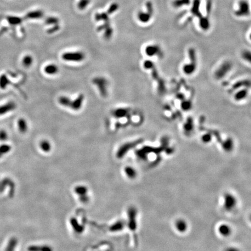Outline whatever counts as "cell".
Returning a JSON list of instances; mask_svg holds the SVG:
<instances>
[{
    "label": "cell",
    "instance_id": "cell-15",
    "mask_svg": "<svg viewBox=\"0 0 251 251\" xmlns=\"http://www.w3.org/2000/svg\"><path fill=\"white\" fill-rule=\"evenodd\" d=\"M44 16V12L41 10H36L30 11L26 15L25 18L29 19H38L42 18Z\"/></svg>",
    "mask_w": 251,
    "mask_h": 251
},
{
    "label": "cell",
    "instance_id": "cell-17",
    "mask_svg": "<svg viewBox=\"0 0 251 251\" xmlns=\"http://www.w3.org/2000/svg\"><path fill=\"white\" fill-rule=\"evenodd\" d=\"M18 127L19 131L21 133H25L28 130V124L27 121L24 118H20L17 122Z\"/></svg>",
    "mask_w": 251,
    "mask_h": 251
},
{
    "label": "cell",
    "instance_id": "cell-26",
    "mask_svg": "<svg viewBox=\"0 0 251 251\" xmlns=\"http://www.w3.org/2000/svg\"><path fill=\"white\" fill-rule=\"evenodd\" d=\"M22 65L25 68H29L32 66L33 62V58L31 55H27L25 56L22 59Z\"/></svg>",
    "mask_w": 251,
    "mask_h": 251
},
{
    "label": "cell",
    "instance_id": "cell-41",
    "mask_svg": "<svg viewBox=\"0 0 251 251\" xmlns=\"http://www.w3.org/2000/svg\"><path fill=\"white\" fill-rule=\"evenodd\" d=\"M225 251H241L239 249L235 246H230L226 249Z\"/></svg>",
    "mask_w": 251,
    "mask_h": 251
},
{
    "label": "cell",
    "instance_id": "cell-16",
    "mask_svg": "<svg viewBox=\"0 0 251 251\" xmlns=\"http://www.w3.org/2000/svg\"><path fill=\"white\" fill-rule=\"evenodd\" d=\"M18 244V239L16 237L11 238L7 243L5 251H15Z\"/></svg>",
    "mask_w": 251,
    "mask_h": 251
},
{
    "label": "cell",
    "instance_id": "cell-7",
    "mask_svg": "<svg viewBox=\"0 0 251 251\" xmlns=\"http://www.w3.org/2000/svg\"><path fill=\"white\" fill-rule=\"evenodd\" d=\"M63 60L69 62H81L84 59L85 56L82 52H69L62 54Z\"/></svg>",
    "mask_w": 251,
    "mask_h": 251
},
{
    "label": "cell",
    "instance_id": "cell-6",
    "mask_svg": "<svg viewBox=\"0 0 251 251\" xmlns=\"http://www.w3.org/2000/svg\"><path fill=\"white\" fill-rule=\"evenodd\" d=\"M93 82L98 88L101 95L104 97H107L108 94L107 80L102 77H97L93 80Z\"/></svg>",
    "mask_w": 251,
    "mask_h": 251
},
{
    "label": "cell",
    "instance_id": "cell-23",
    "mask_svg": "<svg viewBox=\"0 0 251 251\" xmlns=\"http://www.w3.org/2000/svg\"><path fill=\"white\" fill-rule=\"evenodd\" d=\"M222 147L225 151L231 152L234 148L233 140L231 138L227 139V140L222 144Z\"/></svg>",
    "mask_w": 251,
    "mask_h": 251
},
{
    "label": "cell",
    "instance_id": "cell-25",
    "mask_svg": "<svg viewBox=\"0 0 251 251\" xmlns=\"http://www.w3.org/2000/svg\"><path fill=\"white\" fill-rule=\"evenodd\" d=\"M10 80L6 75H2L0 76V88L2 90L6 89L7 86L9 84Z\"/></svg>",
    "mask_w": 251,
    "mask_h": 251
},
{
    "label": "cell",
    "instance_id": "cell-40",
    "mask_svg": "<svg viewBox=\"0 0 251 251\" xmlns=\"http://www.w3.org/2000/svg\"><path fill=\"white\" fill-rule=\"evenodd\" d=\"M59 29V26L58 25H56L54 27H53V28L50 29L49 30H48V32L49 33H54L55 32H56L57 30H58Z\"/></svg>",
    "mask_w": 251,
    "mask_h": 251
},
{
    "label": "cell",
    "instance_id": "cell-37",
    "mask_svg": "<svg viewBox=\"0 0 251 251\" xmlns=\"http://www.w3.org/2000/svg\"><path fill=\"white\" fill-rule=\"evenodd\" d=\"M118 7H119V6L117 4H112V5H110V7H109L108 11V14H112L113 12H114L118 9Z\"/></svg>",
    "mask_w": 251,
    "mask_h": 251
},
{
    "label": "cell",
    "instance_id": "cell-31",
    "mask_svg": "<svg viewBox=\"0 0 251 251\" xmlns=\"http://www.w3.org/2000/svg\"><path fill=\"white\" fill-rule=\"evenodd\" d=\"M241 57L245 61L251 64V51L249 49H244L242 51Z\"/></svg>",
    "mask_w": 251,
    "mask_h": 251
},
{
    "label": "cell",
    "instance_id": "cell-3",
    "mask_svg": "<svg viewBox=\"0 0 251 251\" xmlns=\"http://www.w3.org/2000/svg\"><path fill=\"white\" fill-rule=\"evenodd\" d=\"M237 199L230 192L225 193L223 197V208L224 210L230 212L234 210L237 205Z\"/></svg>",
    "mask_w": 251,
    "mask_h": 251
},
{
    "label": "cell",
    "instance_id": "cell-39",
    "mask_svg": "<svg viewBox=\"0 0 251 251\" xmlns=\"http://www.w3.org/2000/svg\"><path fill=\"white\" fill-rule=\"evenodd\" d=\"M181 107L184 110H188L191 108V103H190L189 101L183 102L181 105Z\"/></svg>",
    "mask_w": 251,
    "mask_h": 251
},
{
    "label": "cell",
    "instance_id": "cell-24",
    "mask_svg": "<svg viewBox=\"0 0 251 251\" xmlns=\"http://www.w3.org/2000/svg\"><path fill=\"white\" fill-rule=\"evenodd\" d=\"M248 95V91L246 89H242L238 91L234 96V98L236 101H239L244 100Z\"/></svg>",
    "mask_w": 251,
    "mask_h": 251
},
{
    "label": "cell",
    "instance_id": "cell-14",
    "mask_svg": "<svg viewBox=\"0 0 251 251\" xmlns=\"http://www.w3.org/2000/svg\"><path fill=\"white\" fill-rule=\"evenodd\" d=\"M84 100V96L83 94L79 95L75 100L72 101L70 108L75 110H79L82 107Z\"/></svg>",
    "mask_w": 251,
    "mask_h": 251
},
{
    "label": "cell",
    "instance_id": "cell-19",
    "mask_svg": "<svg viewBox=\"0 0 251 251\" xmlns=\"http://www.w3.org/2000/svg\"><path fill=\"white\" fill-rule=\"evenodd\" d=\"M191 4V0H173L172 1V6L175 8H180L188 6Z\"/></svg>",
    "mask_w": 251,
    "mask_h": 251
},
{
    "label": "cell",
    "instance_id": "cell-21",
    "mask_svg": "<svg viewBox=\"0 0 251 251\" xmlns=\"http://www.w3.org/2000/svg\"><path fill=\"white\" fill-rule=\"evenodd\" d=\"M7 20L10 25L13 26L19 25L22 22V18L16 16H8L7 18Z\"/></svg>",
    "mask_w": 251,
    "mask_h": 251
},
{
    "label": "cell",
    "instance_id": "cell-43",
    "mask_svg": "<svg viewBox=\"0 0 251 251\" xmlns=\"http://www.w3.org/2000/svg\"><path fill=\"white\" fill-rule=\"evenodd\" d=\"M250 220H251V216H250Z\"/></svg>",
    "mask_w": 251,
    "mask_h": 251
},
{
    "label": "cell",
    "instance_id": "cell-34",
    "mask_svg": "<svg viewBox=\"0 0 251 251\" xmlns=\"http://www.w3.org/2000/svg\"><path fill=\"white\" fill-rule=\"evenodd\" d=\"M29 251H49L48 248L43 247V248H40L36 246H30L28 248Z\"/></svg>",
    "mask_w": 251,
    "mask_h": 251
},
{
    "label": "cell",
    "instance_id": "cell-22",
    "mask_svg": "<svg viewBox=\"0 0 251 251\" xmlns=\"http://www.w3.org/2000/svg\"><path fill=\"white\" fill-rule=\"evenodd\" d=\"M58 102L61 105L63 106V107L70 108L71 105H72V101L68 97L61 96L59 98Z\"/></svg>",
    "mask_w": 251,
    "mask_h": 251
},
{
    "label": "cell",
    "instance_id": "cell-11",
    "mask_svg": "<svg viewBox=\"0 0 251 251\" xmlns=\"http://www.w3.org/2000/svg\"><path fill=\"white\" fill-rule=\"evenodd\" d=\"M161 49L160 47L156 44L149 45L145 48V53L148 56H154L160 54Z\"/></svg>",
    "mask_w": 251,
    "mask_h": 251
},
{
    "label": "cell",
    "instance_id": "cell-36",
    "mask_svg": "<svg viewBox=\"0 0 251 251\" xmlns=\"http://www.w3.org/2000/svg\"><path fill=\"white\" fill-rule=\"evenodd\" d=\"M212 139V136L209 133H206L204 134L202 137V141L205 144L210 143Z\"/></svg>",
    "mask_w": 251,
    "mask_h": 251
},
{
    "label": "cell",
    "instance_id": "cell-5",
    "mask_svg": "<svg viewBox=\"0 0 251 251\" xmlns=\"http://www.w3.org/2000/svg\"><path fill=\"white\" fill-rule=\"evenodd\" d=\"M147 12H140L138 14V20L143 23L148 22L154 13V7L152 2L151 1H148L146 3Z\"/></svg>",
    "mask_w": 251,
    "mask_h": 251
},
{
    "label": "cell",
    "instance_id": "cell-33",
    "mask_svg": "<svg viewBox=\"0 0 251 251\" xmlns=\"http://www.w3.org/2000/svg\"><path fill=\"white\" fill-rule=\"evenodd\" d=\"M8 138V135L6 130L4 129L0 130V141H7Z\"/></svg>",
    "mask_w": 251,
    "mask_h": 251
},
{
    "label": "cell",
    "instance_id": "cell-35",
    "mask_svg": "<svg viewBox=\"0 0 251 251\" xmlns=\"http://www.w3.org/2000/svg\"><path fill=\"white\" fill-rule=\"evenodd\" d=\"M90 0H80L78 4V7L80 9H83L88 5Z\"/></svg>",
    "mask_w": 251,
    "mask_h": 251
},
{
    "label": "cell",
    "instance_id": "cell-12",
    "mask_svg": "<svg viewBox=\"0 0 251 251\" xmlns=\"http://www.w3.org/2000/svg\"><path fill=\"white\" fill-rule=\"evenodd\" d=\"M201 0H194L192 3V7L191 8V13L192 15L199 18L202 16L200 11Z\"/></svg>",
    "mask_w": 251,
    "mask_h": 251
},
{
    "label": "cell",
    "instance_id": "cell-42",
    "mask_svg": "<svg viewBox=\"0 0 251 251\" xmlns=\"http://www.w3.org/2000/svg\"><path fill=\"white\" fill-rule=\"evenodd\" d=\"M249 40L251 41V32L250 33L249 35Z\"/></svg>",
    "mask_w": 251,
    "mask_h": 251
},
{
    "label": "cell",
    "instance_id": "cell-27",
    "mask_svg": "<svg viewBox=\"0 0 251 251\" xmlns=\"http://www.w3.org/2000/svg\"><path fill=\"white\" fill-rule=\"evenodd\" d=\"M194 129V124L193 120L191 118L188 119L185 123L184 125V130L186 133H190L193 131Z\"/></svg>",
    "mask_w": 251,
    "mask_h": 251
},
{
    "label": "cell",
    "instance_id": "cell-10",
    "mask_svg": "<svg viewBox=\"0 0 251 251\" xmlns=\"http://www.w3.org/2000/svg\"><path fill=\"white\" fill-rule=\"evenodd\" d=\"M16 108V105L14 101H9L5 104L0 105V116L5 115L14 110Z\"/></svg>",
    "mask_w": 251,
    "mask_h": 251
},
{
    "label": "cell",
    "instance_id": "cell-32",
    "mask_svg": "<svg viewBox=\"0 0 251 251\" xmlns=\"http://www.w3.org/2000/svg\"><path fill=\"white\" fill-rule=\"evenodd\" d=\"M58 22H59L58 19L55 17H49L46 20V23L48 25H58Z\"/></svg>",
    "mask_w": 251,
    "mask_h": 251
},
{
    "label": "cell",
    "instance_id": "cell-28",
    "mask_svg": "<svg viewBox=\"0 0 251 251\" xmlns=\"http://www.w3.org/2000/svg\"><path fill=\"white\" fill-rule=\"evenodd\" d=\"M140 141H141V140H138V141H134V142H132V143H127V144H126L125 145H124L122 147V149H120V151H119V154H120V155H122L125 151H127V150L129 149V148H130V147L131 148V147H134L136 145L138 144L139 143H140Z\"/></svg>",
    "mask_w": 251,
    "mask_h": 251
},
{
    "label": "cell",
    "instance_id": "cell-38",
    "mask_svg": "<svg viewBox=\"0 0 251 251\" xmlns=\"http://www.w3.org/2000/svg\"><path fill=\"white\" fill-rule=\"evenodd\" d=\"M144 66L145 69H151L153 67H154V65L152 62L150 61H147L144 63Z\"/></svg>",
    "mask_w": 251,
    "mask_h": 251
},
{
    "label": "cell",
    "instance_id": "cell-2",
    "mask_svg": "<svg viewBox=\"0 0 251 251\" xmlns=\"http://www.w3.org/2000/svg\"><path fill=\"white\" fill-rule=\"evenodd\" d=\"M188 53L191 62L189 63L184 65V66L183 67V70L185 75H191L195 72L197 69L196 55L195 51L193 48H190Z\"/></svg>",
    "mask_w": 251,
    "mask_h": 251
},
{
    "label": "cell",
    "instance_id": "cell-9",
    "mask_svg": "<svg viewBox=\"0 0 251 251\" xmlns=\"http://www.w3.org/2000/svg\"><path fill=\"white\" fill-rule=\"evenodd\" d=\"M217 230L219 234L224 237H228L230 236L232 232L231 227L226 223L220 224Z\"/></svg>",
    "mask_w": 251,
    "mask_h": 251
},
{
    "label": "cell",
    "instance_id": "cell-29",
    "mask_svg": "<svg viewBox=\"0 0 251 251\" xmlns=\"http://www.w3.org/2000/svg\"><path fill=\"white\" fill-rule=\"evenodd\" d=\"M11 146L8 144H2L0 145V158L11 151Z\"/></svg>",
    "mask_w": 251,
    "mask_h": 251
},
{
    "label": "cell",
    "instance_id": "cell-18",
    "mask_svg": "<svg viewBox=\"0 0 251 251\" xmlns=\"http://www.w3.org/2000/svg\"><path fill=\"white\" fill-rule=\"evenodd\" d=\"M130 109L128 108H119L116 109L113 114L117 118H122L129 115Z\"/></svg>",
    "mask_w": 251,
    "mask_h": 251
},
{
    "label": "cell",
    "instance_id": "cell-13",
    "mask_svg": "<svg viewBox=\"0 0 251 251\" xmlns=\"http://www.w3.org/2000/svg\"><path fill=\"white\" fill-rule=\"evenodd\" d=\"M199 19V26L200 28L204 31H208L210 29V19L207 16H202Z\"/></svg>",
    "mask_w": 251,
    "mask_h": 251
},
{
    "label": "cell",
    "instance_id": "cell-1",
    "mask_svg": "<svg viewBox=\"0 0 251 251\" xmlns=\"http://www.w3.org/2000/svg\"><path fill=\"white\" fill-rule=\"evenodd\" d=\"M251 5L248 0H239L234 14L238 18H245L251 15Z\"/></svg>",
    "mask_w": 251,
    "mask_h": 251
},
{
    "label": "cell",
    "instance_id": "cell-4",
    "mask_svg": "<svg viewBox=\"0 0 251 251\" xmlns=\"http://www.w3.org/2000/svg\"><path fill=\"white\" fill-rule=\"evenodd\" d=\"M232 69V64L230 62L225 61L217 68L215 72V77L217 80H220L227 75Z\"/></svg>",
    "mask_w": 251,
    "mask_h": 251
},
{
    "label": "cell",
    "instance_id": "cell-20",
    "mask_svg": "<svg viewBox=\"0 0 251 251\" xmlns=\"http://www.w3.org/2000/svg\"><path fill=\"white\" fill-rule=\"evenodd\" d=\"M44 72L48 75H55L58 73V68L54 64H49L44 68Z\"/></svg>",
    "mask_w": 251,
    "mask_h": 251
},
{
    "label": "cell",
    "instance_id": "cell-30",
    "mask_svg": "<svg viewBox=\"0 0 251 251\" xmlns=\"http://www.w3.org/2000/svg\"><path fill=\"white\" fill-rule=\"evenodd\" d=\"M40 147L42 151L45 152H48L51 150V145L48 141L44 140L41 141L40 143Z\"/></svg>",
    "mask_w": 251,
    "mask_h": 251
},
{
    "label": "cell",
    "instance_id": "cell-8",
    "mask_svg": "<svg viewBox=\"0 0 251 251\" xmlns=\"http://www.w3.org/2000/svg\"><path fill=\"white\" fill-rule=\"evenodd\" d=\"M175 227L178 232L185 233L188 229V224L185 219L179 218L175 222Z\"/></svg>",
    "mask_w": 251,
    "mask_h": 251
}]
</instances>
